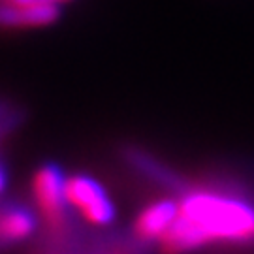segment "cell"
Instances as JSON below:
<instances>
[{
	"label": "cell",
	"mask_w": 254,
	"mask_h": 254,
	"mask_svg": "<svg viewBox=\"0 0 254 254\" xmlns=\"http://www.w3.org/2000/svg\"><path fill=\"white\" fill-rule=\"evenodd\" d=\"M61 17V9L57 2L44 4H8L0 0V27L9 28H36L53 25Z\"/></svg>",
	"instance_id": "5b68a950"
},
{
	"label": "cell",
	"mask_w": 254,
	"mask_h": 254,
	"mask_svg": "<svg viewBox=\"0 0 254 254\" xmlns=\"http://www.w3.org/2000/svg\"><path fill=\"white\" fill-rule=\"evenodd\" d=\"M8 4H19V6H28V4H44V2H53V0H4Z\"/></svg>",
	"instance_id": "52a82bcc"
},
{
	"label": "cell",
	"mask_w": 254,
	"mask_h": 254,
	"mask_svg": "<svg viewBox=\"0 0 254 254\" xmlns=\"http://www.w3.org/2000/svg\"><path fill=\"white\" fill-rule=\"evenodd\" d=\"M254 243V203L222 192L189 190L179 213L158 241L162 254H192L211 245Z\"/></svg>",
	"instance_id": "6da1fadb"
},
{
	"label": "cell",
	"mask_w": 254,
	"mask_h": 254,
	"mask_svg": "<svg viewBox=\"0 0 254 254\" xmlns=\"http://www.w3.org/2000/svg\"><path fill=\"white\" fill-rule=\"evenodd\" d=\"M9 113H11V111H8V109H6V106L0 102V123H2V121H4L6 117H8Z\"/></svg>",
	"instance_id": "ba28073f"
},
{
	"label": "cell",
	"mask_w": 254,
	"mask_h": 254,
	"mask_svg": "<svg viewBox=\"0 0 254 254\" xmlns=\"http://www.w3.org/2000/svg\"><path fill=\"white\" fill-rule=\"evenodd\" d=\"M4 187H6V173H4L2 166H0V192L4 190Z\"/></svg>",
	"instance_id": "9c48e42d"
},
{
	"label": "cell",
	"mask_w": 254,
	"mask_h": 254,
	"mask_svg": "<svg viewBox=\"0 0 254 254\" xmlns=\"http://www.w3.org/2000/svg\"><path fill=\"white\" fill-rule=\"evenodd\" d=\"M177 213H179V201L172 198L149 203L139 211V215L134 220V236L141 243H158L175 222Z\"/></svg>",
	"instance_id": "277c9868"
},
{
	"label": "cell",
	"mask_w": 254,
	"mask_h": 254,
	"mask_svg": "<svg viewBox=\"0 0 254 254\" xmlns=\"http://www.w3.org/2000/svg\"><path fill=\"white\" fill-rule=\"evenodd\" d=\"M53 2H57V4H59V2H66V0H53Z\"/></svg>",
	"instance_id": "30bf717a"
},
{
	"label": "cell",
	"mask_w": 254,
	"mask_h": 254,
	"mask_svg": "<svg viewBox=\"0 0 254 254\" xmlns=\"http://www.w3.org/2000/svg\"><path fill=\"white\" fill-rule=\"evenodd\" d=\"M36 230L34 213L21 205H6L0 209V243H19Z\"/></svg>",
	"instance_id": "8992f818"
},
{
	"label": "cell",
	"mask_w": 254,
	"mask_h": 254,
	"mask_svg": "<svg viewBox=\"0 0 254 254\" xmlns=\"http://www.w3.org/2000/svg\"><path fill=\"white\" fill-rule=\"evenodd\" d=\"M66 200L70 209L79 213V217L91 226L106 228L115 220V203L106 189L89 175H70L66 177Z\"/></svg>",
	"instance_id": "7a4b0ae2"
},
{
	"label": "cell",
	"mask_w": 254,
	"mask_h": 254,
	"mask_svg": "<svg viewBox=\"0 0 254 254\" xmlns=\"http://www.w3.org/2000/svg\"><path fill=\"white\" fill-rule=\"evenodd\" d=\"M32 196L38 215L47 226L53 230L63 228L70 205L66 200V175L59 166L47 162L34 172Z\"/></svg>",
	"instance_id": "3957f363"
}]
</instances>
